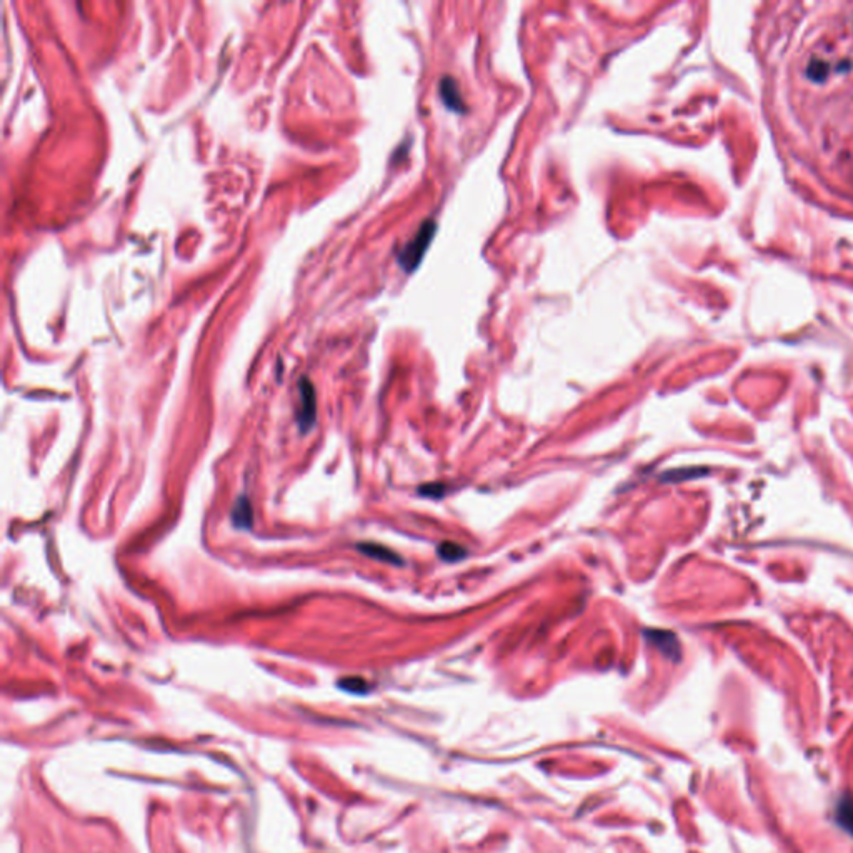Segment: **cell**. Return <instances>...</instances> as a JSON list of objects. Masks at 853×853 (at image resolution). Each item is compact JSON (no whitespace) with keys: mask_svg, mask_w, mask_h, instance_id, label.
I'll list each match as a JSON object with an SVG mask.
<instances>
[{"mask_svg":"<svg viewBox=\"0 0 853 853\" xmlns=\"http://www.w3.org/2000/svg\"><path fill=\"white\" fill-rule=\"evenodd\" d=\"M435 232H437V225L433 220H427L422 223L421 229H418L417 234L414 235V239L399 250L397 260H399L402 269L407 270V272H414L415 269H417L418 263L422 262L423 256H425L427 249L430 247Z\"/></svg>","mask_w":853,"mask_h":853,"instance_id":"cell-1","label":"cell"},{"mask_svg":"<svg viewBox=\"0 0 853 853\" xmlns=\"http://www.w3.org/2000/svg\"><path fill=\"white\" fill-rule=\"evenodd\" d=\"M297 422L302 430H309L315 422V392L307 378L300 382V409L297 412Z\"/></svg>","mask_w":853,"mask_h":853,"instance_id":"cell-2","label":"cell"},{"mask_svg":"<svg viewBox=\"0 0 853 853\" xmlns=\"http://www.w3.org/2000/svg\"><path fill=\"white\" fill-rule=\"evenodd\" d=\"M645 638L663 655H667L668 659L677 660L680 656V645H678L677 637L672 632L645 630Z\"/></svg>","mask_w":853,"mask_h":853,"instance_id":"cell-3","label":"cell"},{"mask_svg":"<svg viewBox=\"0 0 853 853\" xmlns=\"http://www.w3.org/2000/svg\"><path fill=\"white\" fill-rule=\"evenodd\" d=\"M440 95L442 100H444V104L449 107L450 110L455 112H465V104H463L462 95H460L458 86L455 84L454 79L445 77L440 82Z\"/></svg>","mask_w":853,"mask_h":853,"instance_id":"cell-4","label":"cell"},{"mask_svg":"<svg viewBox=\"0 0 853 853\" xmlns=\"http://www.w3.org/2000/svg\"><path fill=\"white\" fill-rule=\"evenodd\" d=\"M359 550L364 553V555L372 557V558H375V560L385 562V564H395V565L402 564V558H399V555H397L395 552H392L390 548L383 547V545L360 543Z\"/></svg>","mask_w":853,"mask_h":853,"instance_id":"cell-5","label":"cell"},{"mask_svg":"<svg viewBox=\"0 0 853 853\" xmlns=\"http://www.w3.org/2000/svg\"><path fill=\"white\" fill-rule=\"evenodd\" d=\"M232 520L240 529H249L250 524H252V508H250L247 498L237 500L234 510H232Z\"/></svg>","mask_w":853,"mask_h":853,"instance_id":"cell-6","label":"cell"},{"mask_svg":"<svg viewBox=\"0 0 853 853\" xmlns=\"http://www.w3.org/2000/svg\"><path fill=\"white\" fill-rule=\"evenodd\" d=\"M838 821L843 828L853 835V798L843 800L842 805L838 807Z\"/></svg>","mask_w":853,"mask_h":853,"instance_id":"cell-7","label":"cell"},{"mask_svg":"<svg viewBox=\"0 0 853 853\" xmlns=\"http://www.w3.org/2000/svg\"><path fill=\"white\" fill-rule=\"evenodd\" d=\"M439 555L444 558V560L455 562V560H460L462 557H465V550H463L460 545L454 543V542H444L439 547Z\"/></svg>","mask_w":853,"mask_h":853,"instance_id":"cell-8","label":"cell"}]
</instances>
